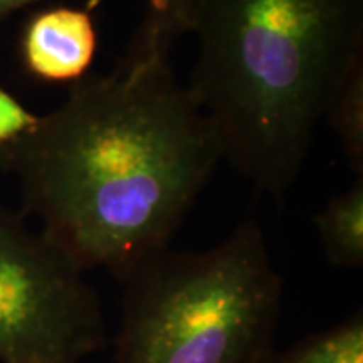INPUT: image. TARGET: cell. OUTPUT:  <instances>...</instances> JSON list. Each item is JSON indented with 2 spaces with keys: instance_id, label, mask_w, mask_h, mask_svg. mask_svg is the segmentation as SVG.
<instances>
[{
  "instance_id": "5",
  "label": "cell",
  "mask_w": 363,
  "mask_h": 363,
  "mask_svg": "<svg viewBox=\"0 0 363 363\" xmlns=\"http://www.w3.org/2000/svg\"><path fill=\"white\" fill-rule=\"evenodd\" d=\"M96 51V34L86 12L56 9L40 13L24 34L26 65L49 81L78 79Z\"/></svg>"
},
{
  "instance_id": "8",
  "label": "cell",
  "mask_w": 363,
  "mask_h": 363,
  "mask_svg": "<svg viewBox=\"0 0 363 363\" xmlns=\"http://www.w3.org/2000/svg\"><path fill=\"white\" fill-rule=\"evenodd\" d=\"M261 363H363V315L353 313L331 328L316 331Z\"/></svg>"
},
{
  "instance_id": "4",
  "label": "cell",
  "mask_w": 363,
  "mask_h": 363,
  "mask_svg": "<svg viewBox=\"0 0 363 363\" xmlns=\"http://www.w3.org/2000/svg\"><path fill=\"white\" fill-rule=\"evenodd\" d=\"M104 343L101 301L84 271L0 207V362L79 363Z\"/></svg>"
},
{
  "instance_id": "9",
  "label": "cell",
  "mask_w": 363,
  "mask_h": 363,
  "mask_svg": "<svg viewBox=\"0 0 363 363\" xmlns=\"http://www.w3.org/2000/svg\"><path fill=\"white\" fill-rule=\"evenodd\" d=\"M197 0H148L131 48L169 56L180 35L187 34Z\"/></svg>"
},
{
  "instance_id": "10",
  "label": "cell",
  "mask_w": 363,
  "mask_h": 363,
  "mask_svg": "<svg viewBox=\"0 0 363 363\" xmlns=\"http://www.w3.org/2000/svg\"><path fill=\"white\" fill-rule=\"evenodd\" d=\"M35 120L38 116L27 111L16 98L0 88V147L29 130Z\"/></svg>"
},
{
  "instance_id": "2",
  "label": "cell",
  "mask_w": 363,
  "mask_h": 363,
  "mask_svg": "<svg viewBox=\"0 0 363 363\" xmlns=\"http://www.w3.org/2000/svg\"><path fill=\"white\" fill-rule=\"evenodd\" d=\"M187 88L222 160L259 194L296 184L340 81L363 57V0H197Z\"/></svg>"
},
{
  "instance_id": "6",
  "label": "cell",
  "mask_w": 363,
  "mask_h": 363,
  "mask_svg": "<svg viewBox=\"0 0 363 363\" xmlns=\"http://www.w3.org/2000/svg\"><path fill=\"white\" fill-rule=\"evenodd\" d=\"M315 225L331 264L360 269L363 266V175L357 177L350 189L328 201L316 214Z\"/></svg>"
},
{
  "instance_id": "7",
  "label": "cell",
  "mask_w": 363,
  "mask_h": 363,
  "mask_svg": "<svg viewBox=\"0 0 363 363\" xmlns=\"http://www.w3.org/2000/svg\"><path fill=\"white\" fill-rule=\"evenodd\" d=\"M323 121L337 135L340 147L357 177L363 175V57L353 62L331 94Z\"/></svg>"
},
{
  "instance_id": "11",
  "label": "cell",
  "mask_w": 363,
  "mask_h": 363,
  "mask_svg": "<svg viewBox=\"0 0 363 363\" xmlns=\"http://www.w3.org/2000/svg\"><path fill=\"white\" fill-rule=\"evenodd\" d=\"M30 2H35V0H0V17L7 16L9 12L16 11V9H19Z\"/></svg>"
},
{
  "instance_id": "1",
  "label": "cell",
  "mask_w": 363,
  "mask_h": 363,
  "mask_svg": "<svg viewBox=\"0 0 363 363\" xmlns=\"http://www.w3.org/2000/svg\"><path fill=\"white\" fill-rule=\"evenodd\" d=\"M26 214L84 272L118 279L169 242L222 162L169 56L128 48L0 147Z\"/></svg>"
},
{
  "instance_id": "3",
  "label": "cell",
  "mask_w": 363,
  "mask_h": 363,
  "mask_svg": "<svg viewBox=\"0 0 363 363\" xmlns=\"http://www.w3.org/2000/svg\"><path fill=\"white\" fill-rule=\"evenodd\" d=\"M120 281L116 363H261L274 350L283 281L254 219L211 249H162Z\"/></svg>"
}]
</instances>
